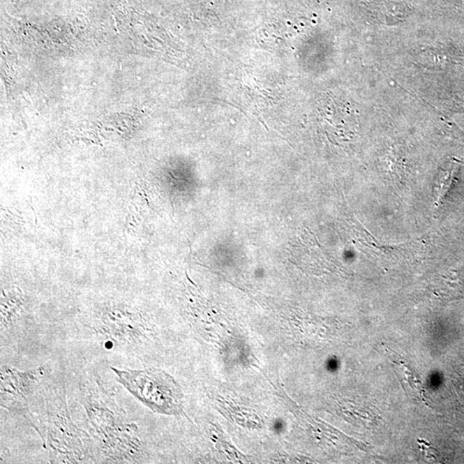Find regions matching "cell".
I'll return each mask as SVG.
<instances>
[{"instance_id": "obj_5", "label": "cell", "mask_w": 464, "mask_h": 464, "mask_svg": "<svg viewBox=\"0 0 464 464\" xmlns=\"http://www.w3.org/2000/svg\"><path fill=\"white\" fill-rule=\"evenodd\" d=\"M458 169V165L456 163H451L449 168L442 170L440 174L439 181H437V197L435 205H439L441 200L444 198L445 194L450 188L453 178H454L456 170Z\"/></svg>"}, {"instance_id": "obj_6", "label": "cell", "mask_w": 464, "mask_h": 464, "mask_svg": "<svg viewBox=\"0 0 464 464\" xmlns=\"http://www.w3.org/2000/svg\"><path fill=\"white\" fill-rule=\"evenodd\" d=\"M285 428L284 421L281 419H277L274 422L273 429L276 433H281Z\"/></svg>"}, {"instance_id": "obj_4", "label": "cell", "mask_w": 464, "mask_h": 464, "mask_svg": "<svg viewBox=\"0 0 464 464\" xmlns=\"http://www.w3.org/2000/svg\"><path fill=\"white\" fill-rule=\"evenodd\" d=\"M42 370L20 371L12 368L1 373V405L9 408L22 405L26 396L31 393L33 386L38 382Z\"/></svg>"}, {"instance_id": "obj_1", "label": "cell", "mask_w": 464, "mask_h": 464, "mask_svg": "<svg viewBox=\"0 0 464 464\" xmlns=\"http://www.w3.org/2000/svg\"><path fill=\"white\" fill-rule=\"evenodd\" d=\"M100 389L85 396L84 407L93 428L95 437L106 455L117 461L135 460L140 451V443L136 435L135 424L126 423L121 414L114 407Z\"/></svg>"}, {"instance_id": "obj_3", "label": "cell", "mask_w": 464, "mask_h": 464, "mask_svg": "<svg viewBox=\"0 0 464 464\" xmlns=\"http://www.w3.org/2000/svg\"><path fill=\"white\" fill-rule=\"evenodd\" d=\"M112 370L119 382L144 405L155 411L177 412V389L165 373L154 370Z\"/></svg>"}, {"instance_id": "obj_2", "label": "cell", "mask_w": 464, "mask_h": 464, "mask_svg": "<svg viewBox=\"0 0 464 464\" xmlns=\"http://www.w3.org/2000/svg\"><path fill=\"white\" fill-rule=\"evenodd\" d=\"M88 436L70 418L64 392L54 389L47 398V436L51 450L79 461L87 452Z\"/></svg>"}]
</instances>
